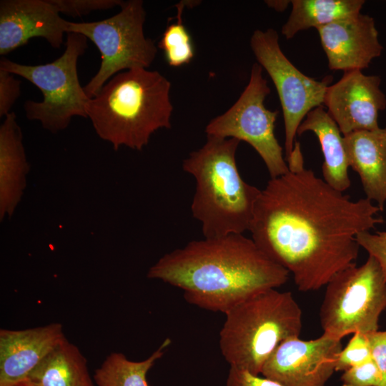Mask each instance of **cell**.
I'll use <instances>...</instances> for the list:
<instances>
[{
	"label": "cell",
	"mask_w": 386,
	"mask_h": 386,
	"mask_svg": "<svg viewBox=\"0 0 386 386\" xmlns=\"http://www.w3.org/2000/svg\"><path fill=\"white\" fill-rule=\"evenodd\" d=\"M287 162L289 172L261 190L249 231L300 291H316L356 263L357 235L384 219L371 200H354L306 169L299 142Z\"/></svg>",
	"instance_id": "obj_1"
},
{
	"label": "cell",
	"mask_w": 386,
	"mask_h": 386,
	"mask_svg": "<svg viewBox=\"0 0 386 386\" xmlns=\"http://www.w3.org/2000/svg\"><path fill=\"white\" fill-rule=\"evenodd\" d=\"M290 272L243 234L194 240L162 256L148 272L183 290L199 308L225 314L249 297L287 282Z\"/></svg>",
	"instance_id": "obj_2"
},
{
	"label": "cell",
	"mask_w": 386,
	"mask_h": 386,
	"mask_svg": "<svg viewBox=\"0 0 386 386\" xmlns=\"http://www.w3.org/2000/svg\"><path fill=\"white\" fill-rule=\"evenodd\" d=\"M170 81L158 71L134 68L112 77L86 106L96 133L112 144L142 150L157 130L171 128Z\"/></svg>",
	"instance_id": "obj_3"
},
{
	"label": "cell",
	"mask_w": 386,
	"mask_h": 386,
	"mask_svg": "<svg viewBox=\"0 0 386 386\" xmlns=\"http://www.w3.org/2000/svg\"><path fill=\"white\" fill-rule=\"evenodd\" d=\"M239 142L208 135L182 162L183 170L195 179L191 211L206 238L249 230L261 190L239 174L235 157Z\"/></svg>",
	"instance_id": "obj_4"
},
{
	"label": "cell",
	"mask_w": 386,
	"mask_h": 386,
	"mask_svg": "<svg viewBox=\"0 0 386 386\" xmlns=\"http://www.w3.org/2000/svg\"><path fill=\"white\" fill-rule=\"evenodd\" d=\"M220 351L230 367L261 374L266 361L284 340L299 337L302 310L290 292L269 289L239 302L225 314Z\"/></svg>",
	"instance_id": "obj_5"
},
{
	"label": "cell",
	"mask_w": 386,
	"mask_h": 386,
	"mask_svg": "<svg viewBox=\"0 0 386 386\" xmlns=\"http://www.w3.org/2000/svg\"><path fill=\"white\" fill-rule=\"evenodd\" d=\"M66 49L52 62L25 65L3 58L0 69L21 76L42 92L41 102L27 100L24 108L26 117L38 120L44 129L56 133L65 129L74 117L87 118L86 106L90 98L80 84L77 61L88 47L87 38L67 33Z\"/></svg>",
	"instance_id": "obj_6"
},
{
	"label": "cell",
	"mask_w": 386,
	"mask_h": 386,
	"mask_svg": "<svg viewBox=\"0 0 386 386\" xmlns=\"http://www.w3.org/2000/svg\"><path fill=\"white\" fill-rule=\"evenodd\" d=\"M386 309V277L375 258L370 256L337 273L327 284L319 317L323 334L342 340L355 332L378 331Z\"/></svg>",
	"instance_id": "obj_7"
},
{
	"label": "cell",
	"mask_w": 386,
	"mask_h": 386,
	"mask_svg": "<svg viewBox=\"0 0 386 386\" xmlns=\"http://www.w3.org/2000/svg\"><path fill=\"white\" fill-rule=\"evenodd\" d=\"M119 13L92 22L66 24V33L90 39L101 54L96 74L84 86L89 98L94 97L114 75L134 68H147L155 59L157 47L144 34L146 11L142 0L123 1Z\"/></svg>",
	"instance_id": "obj_8"
},
{
	"label": "cell",
	"mask_w": 386,
	"mask_h": 386,
	"mask_svg": "<svg viewBox=\"0 0 386 386\" xmlns=\"http://www.w3.org/2000/svg\"><path fill=\"white\" fill-rule=\"evenodd\" d=\"M262 67L255 63L249 81L237 102L206 126L207 136L234 138L250 144L264 162L271 178L289 172L282 147L274 134L278 112L267 109L264 102L270 94Z\"/></svg>",
	"instance_id": "obj_9"
},
{
	"label": "cell",
	"mask_w": 386,
	"mask_h": 386,
	"mask_svg": "<svg viewBox=\"0 0 386 386\" xmlns=\"http://www.w3.org/2000/svg\"><path fill=\"white\" fill-rule=\"evenodd\" d=\"M250 46L257 63L272 80L277 91L284 119L286 160L292 154L297 129L307 114L323 105L332 76L317 81L304 74L282 52L276 30L257 29Z\"/></svg>",
	"instance_id": "obj_10"
},
{
	"label": "cell",
	"mask_w": 386,
	"mask_h": 386,
	"mask_svg": "<svg viewBox=\"0 0 386 386\" xmlns=\"http://www.w3.org/2000/svg\"><path fill=\"white\" fill-rule=\"evenodd\" d=\"M342 349L341 340L325 334L310 340L289 338L272 352L261 374L282 386H325Z\"/></svg>",
	"instance_id": "obj_11"
},
{
	"label": "cell",
	"mask_w": 386,
	"mask_h": 386,
	"mask_svg": "<svg viewBox=\"0 0 386 386\" xmlns=\"http://www.w3.org/2000/svg\"><path fill=\"white\" fill-rule=\"evenodd\" d=\"M381 78L360 70L347 71L326 89L323 104L342 135L380 128L379 114L386 108Z\"/></svg>",
	"instance_id": "obj_12"
},
{
	"label": "cell",
	"mask_w": 386,
	"mask_h": 386,
	"mask_svg": "<svg viewBox=\"0 0 386 386\" xmlns=\"http://www.w3.org/2000/svg\"><path fill=\"white\" fill-rule=\"evenodd\" d=\"M66 24L51 0H1L0 54H8L35 37L59 49Z\"/></svg>",
	"instance_id": "obj_13"
},
{
	"label": "cell",
	"mask_w": 386,
	"mask_h": 386,
	"mask_svg": "<svg viewBox=\"0 0 386 386\" xmlns=\"http://www.w3.org/2000/svg\"><path fill=\"white\" fill-rule=\"evenodd\" d=\"M331 70H360L382 54L375 19L368 14L340 19L316 29Z\"/></svg>",
	"instance_id": "obj_14"
},
{
	"label": "cell",
	"mask_w": 386,
	"mask_h": 386,
	"mask_svg": "<svg viewBox=\"0 0 386 386\" xmlns=\"http://www.w3.org/2000/svg\"><path fill=\"white\" fill-rule=\"evenodd\" d=\"M66 339L60 323L24 330H0V386H14Z\"/></svg>",
	"instance_id": "obj_15"
},
{
	"label": "cell",
	"mask_w": 386,
	"mask_h": 386,
	"mask_svg": "<svg viewBox=\"0 0 386 386\" xmlns=\"http://www.w3.org/2000/svg\"><path fill=\"white\" fill-rule=\"evenodd\" d=\"M349 167L360 178L366 198L382 211L386 202V129L343 135Z\"/></svg>",
	"instance_id": "obj_16"
},
{
	"label": "cell",
	"mask_w": 386,
	"mask_h": 386,
	"mask_svg": "<svg viewBox=\"0 0 386 386\" xmlns=\"http://www.w3.org/2000/svg\"><path fill=\"white\" fill-rule=\"evenodd\" d=\"M29 164L16 115L11 112L0 126V219L11 217L26 185Z\"/></svg>",
	"instance_id": "obj_17"
},
{
	"label": "cell",
	"mask_w": 386,
	"mask_h": 386,
	"mask_svg": "<svg viewBox=\"0 0 386 386\" xmlns=\"http://www.w3.org/2000/svg\"><path fill=\"white\" fill-rule=\"evenodd\" d=\"M313 132L317 137L324 157V181L332 188L345 192L351 184L348 160L343 135L323 105L311 110L300 125L297 134Z\"/></svg>",
	"instance_id": "obj_18"
},
{
	"label": "cell",
	"mask_w": 386,
	"mask_h": 386,
	"mask_svg": "<svg viewBox=\"0 0 386 386\" xmlns=\"http://www.w3.org/2000/svg\"><path fill=\"white\" fill-rule=\"evenodd\" d=\"M26 380L36 386H94L86 357L67 339L51 351Z\"/></svg>",
	"instance_id": "obj_19"
},
{
	"label": "cell",
	"mask_w": 386,
	"mask_h": 386,
	"mask_svg": "<svg viewBox=\"0 0 386 386\" xmlns=\"http://www.w3.org/2000/svg\"><path fill=\"white\" fill-rule=\"evenodd\" d=\"M364 0H292V11L282 26V34L287 39L310 28H318L357 15Z\"/></svg>",
	"instance_id": "obj_20"
},
{
	"label": "cell",
	"mask_w": 386,
	"mask_h": 386,
	"mask_svg": "<svg viewBox=\"0 0 386 386\" xmlns=\"http://www.w3.org/2000/svg\"><path fill=\"white\" fill-rule=\"evenodd\" d=\"M171 344L165 339L147 359L129 360L123 353H110L95 370L93 379L97 386H149L147 375L155 362L162 358Z\"/></svg>",
	"instance_id": "obj_21"
},
{
	"label": "cell",
	"mask_w": 386,
	"mask_h": 386,
	"mask_svg": "<svg viewBox=\"0 0 386 386\" xmlns=\"http://www.w3.org/2000/svg\"><path fill=\"white\" fill-rule=\"evenodd\" d=\"M187 4V1H182L176 5L177 20L167 27L158 44L171 66L187 64L194 56L191 36L182 23V12Z\"/></svg>",
	"instance_id": "obj_22"
},
{
	"label": "cell",
	"mask_w": 386,
	"mask_h": 386,
	"mask_svg": "<svg viewBox=\"0 0 386 386\" xmlns=\"http://www.w3.org/2000/svg\"><path fill=\"white\" fill-rule=\"evenodd\" d=\"M372 360L367 334L355 332L338 355L335 371H342Z\"/></svg>",
	"instance_id": "obj_23"
},
{
	"label": "cell",
	"mask_w": 386,
	"mask_h": 386,
	"mask_svg": "<svg viewBox=\"0 0 386 386\" xmlns=\"http://www.w3.org/2000/svg\"><path fill=\"white\" fill-rule=\"evenodd\" d=\"M59 13L73 17H81L96 10L121 6L120 0H51Z\"/></svg>",
	"instance_id": "obj_24"
},
{
	"label": "cell",
	"mask_w": 386,
	"mask_h": 386,
	"mask_svg": "<svg viewBox=\"0 0 386 386\" xmlns=\"http://www.w3.org/2000/svg\"><path fill=\"white\" fill-rule=\"evenodd\" d=\"M380 380V371L371 360L345 370L341 376V386H378Z\"/></svg>",
	"instance_id": "obj_25"
},
{
	"label": "cell",
	"mask_w": 386,
	"mask_h": 386,
	"mask_svg": "<svg viewBox=\"0 0 386 386\" xmlns=\"http://www.w3.org/2000/svg\"><path fill=\"white\" fill-rule=\"evenodd\" d=\"M356 240L360 247L376 259L386 277V232H363L357 235Z\"/></svg>",
	"instance_id": "obj_26"
},
{
	"label": "cell",
	"mask_w": 386,
	"mask_h": 386,
	"mask_svg": "<svg viewBox=\"0 0 386 386\" xmlns=\"http://www.w3.org/2000/svg\"><path fill=\"white\" fill-rule=\"evenodd\" d=\"M21 95V82L13 74L0 69V117H6Z\"/></svg>",
	"instance_id": "obj_27"
},
{
	"label": "cell",
	"mask_w": 386,
	"mask_h": 386,
	"mask_svg": "<svg viewBox=\"0 0 386 386\" xmlns=\"http://www.w3.org/2000/svg\"><path fill=\"white\" fill-rule=\"evenodd\" d=\"M372 358L380 373L378 386H386V331H377L367 334Z\"/></svg>",
	"instance_id": "obj_28"
},
{
	"label": "cell",
	"mask_w": 386,
	"mask_h": 386,
	"mask_svg": "<svg viewBox=\"0 0 386 386\" xmlns=\"http://www.w3.org/2000/svg\"><path fill=\"white\" fill-rule=\"evenodd\" d=\"M226 386H282L264 376L254 375L234 367H230Z\"/></svg>",
	"instance_id": "obj_29"
},
{
	"label": "cell",
	"mask_w": 386,
	"mask_h": 386,
	"mask_svg": "<svg viewBox=\"0 0 386 386\" xmlns=\"http://www.w3.org/2000/svg\"><path fill=\"white\" fill-rule=\"evenodd\" d=\"M264 2L269 8L277 11H284L291 4V1L289 0H268Z\"/></svg>",
	"instance_id": "obj_30"
},
{
	"label": "cell",
	"mask_w": 386,
	"mask_h": 386,
	"mask_svg": "<svg viewBox=\"0 0 386 386\" xmlns=\"http://www.w3.org/2000/svg\"><path fill=\"white\" fill-rule=\"evenodd\" d=\"M14 386H36V385L32 384L31 382H30L27 380H25L22 381V382H20L17 383L16 385H15Z\"/></svg>",
	"instance_id": "obj_31"
},
{
	"label": "cell",
	"mask_w": 386,
	"mask_h": 386,
	"mask_svg": "<svg viewBox=\"0 0 386 386\" xmlns=\"http://www.w3.org/2000/svg\"><path fill=\"white\" fill-rule=\"evenodd\" d=\"M385 129H386V127H385Z\"/></svg>",
	"instance_id": "obj_32"
}]
</instances>
